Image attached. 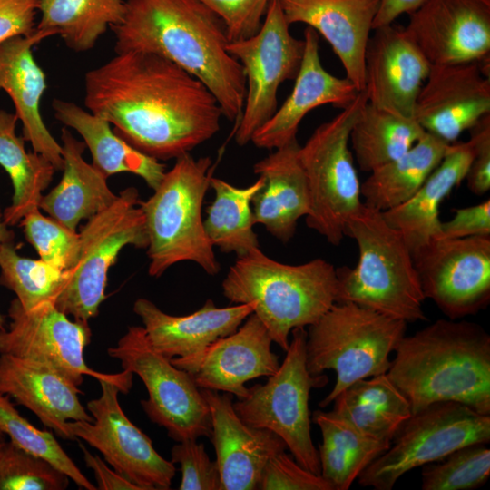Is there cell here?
Returning a JSON list of instances; mask_svg holds the SVG:
<instances>
[{
  "label": "cell",
  "mask_w": 490,
  "mask_h": 490,
  "mask_svg": "<svg viewBox=\"0 0 490 490\" xmlns=\"http://www.w3.org/2000/svg\"><path fill=\"white\" fill-rule=\"evenodd\" d=\"M304 53L291 93L284 103L252 135L259 148L278 149L297 139L299 125L311 110L331 104L344 109L359 93L354 83L325 70L319 56L318 35L311 27L304 31Z\"/></svg>",
  "instance_id": "obj_22"
},
{
  "label": "cell",
  "mask_w": 490,
  "mask_h": 490,
  "mask_svg": "<svg viewBox=\"0 0 490 490\" xmlns=\"http://www.w3.org/2000/svg\"><path fill=\"white\" fill-rule=\"evenodd\" d=\"M4 444H5V442L0 441V453H1V451H2V448H3V446H4Z\"/></svg>",
  "instance_id": "obj_53"
},
{
  "label": "cell",
  "mask_w": 490,
  "mask_h": 490,
  "mask_svg": "<svg viewBox=\"0 0 490 490\" xmlns=\"http://www.w3.org/2000/svg\"><path fill=\"white\" fill-rule=\"evenodd\" d=\"M19 223L39 259L64 270L76 266L81 251L78 232L44 216L38 207L28 211Z\"/></svg>",
  "instance_id": "obj_41"
},
{
  "label": "cell",
  "mask_w": 490,
  "mask_h": 490,
  "mask_svg": "<svg viewBox=\"0 0 490 490\" xmlns=\"http://www.w3.org/2000/svg\"><path fill=\"white\" fill-rule=\"evenodd\" d=\"M272 342L263 323L251 313L235 332L197 353L170 360L186 371L199 388L230 393L241 399L249 392L246 382L268 377L278 370L280 364L271 351Z\"/></svg>",
  "instance_id": "obj_18"
},
{
  "label": "cell",
  "mask_w": 490,
  "mask_h": 490,
  "mask_svg": "<svg viewBox=\"0 0 490 490\" xmlns=\"http://www.w3.org/2000/svg\"><path fill=\"white\" fill-rule=\"evenodd\" d=\"M345 236L357 242L358 261L336 269V302H353L407 323L426 321L412 253L381 211L363 203L348 220Z\"/></svg>",
  "instance_id": "obj_5"
},
{
  "label": "cell",
  "mask_w": 490,
  "mask_h": 490,
  "mask_svg": "<svg viewBox=\"0 0 490 490\" xmlns=\"http://www.w3.org/2000/svg\"><path fill=\"white\" fill-rule=\"evenodd\" d=\"M415 118L367 103L350 131L349 142L360 170L370 172L407 152L424 134Z\"/></svg>",
  "instance_id": "obj_36"
},
{
  "label": "cell",
  "mask_w": 490,
  "mask_h": 490,
  "mask_svg": "<svg viewBox=\"0 0 490 490\" xmlns=\"http://www.w3.org/2000/svg\"><path fill=\"white\" fill-rule=\"evenodd\" d=\"M39 0H0V44L14 36H30L37 31Z\"/></svg>",
  "instance_id": "obj_48"
},
{
  "label": "cell",
  "mask_w": 490,
  "mask_h": 490,
  "mask_svg": "<svg viewBox=\"0 0 490 490\" xmlns=\"http://www.w3.org/2000/svg\"><path fill=\"white\" fill-rule=\"evenodd\" d=\"M133 311L141 318L152 347L171 359L197 353L214 340L235 332L253 313V306L244 303L219 308L209 299L189 315L172 316L152 301L140 298L133 304Z\"/></svg>",
  "instance_id": "obj_26"
},
{
  "label": "cell",
  "mask_w": 490,
  "mask_h": 490,
  "mask_svg": "<svg viewBox=\"0 0 490 490\" xmlns=\"http://www.w3.org/2000/svg\"><path fill=\"white\" fill-rule=\"evenodd\" d=\"M124 0H39L38 30L59 35L74 52L94 47L124 16Z\"/></svg>",
  "instance_id": "obj_37"
},
{
  "label": "cell",
  "mask_w": 490,
  "mask_h": 490,
  "mask_svg": "<svg viewBox=\"0 0 490 490\" xmlns=\"http://www.w3.org/2000/svg\"><path fill=\"white\" fill-rule=\"evenodd\" d=\"M8 227L0 212V246L14 241L15 234Z\"/></svg>",
  "instance_id": "obj_51"
},
{
  "label": "cell",
  "mask_w": 490,
  "mask_h": 490,
  "mask_svg": "<svg viewBox=\"0 0 490 490\" xmlns=\"http://www.w3.org/2000/svg\"><path fill=\"white\" fill-rule=\"evenodd\" d=\"M311 421L322 435L318 449L320 475L333 490H348L361 472L391 444L362 435L332 410H315Z\"/></svg>",
  "instance_id": "obj_33"
},
{
  "label": "cell",
  "mask_w": 490,
  "mask_h": 490,
  "mask_svg": "<svg viewBox=\"0 0 490 490\" xmlns=\"http://www.w3.org/2000/svg\"><path fill=\"white\" fill-rule=\"evenodd\" d=\"M332 403L333 412L377 441L391 442L412 415L409 401L387 373L357 380Z\"/></svg>",
  "instance_id": "obj_31"
},
{
  "label": "cell",
  "mask_w": 490,
  "mask_h": 490,
  "mask_svg": "<svg viewBox=\"0 0 490 490\" xmlns=\"http://www.w3.org/2000/svg\"><path fill=\"white\" fill-rule=\"evenodd\" d=\"M407 322L356 303L335 302L309 326L306 362L311 375L332 369L336 383L319 403L320 407L357 380L387 373Z\"/></svg>",
  "instance_id": "obj_7"
},
{
  "label": "cell",
  "mask_w": 490,
  "mask_h": 490,
  "mask_svg": "<svg viewBox=\"0 0 490 490\" xmlns=\"http://www.w3.org/2000/svg\"><path fill=\"white\" fill-rule=\"evenodd\" d=\"M84 105L139 152L177 159L213 137L221 107L208 87L160 55L116 54L84 76Z\"/></svg>",
  "instance_id": "obj_1"
},
{
  "label": "cell",
  "mask_w": 490,
  "mask_h": 490,
  "mask_svg": "<svg viewBox=\"0 0 490 490\" xmlns=\"http://www.w3.org/2000/svg\"><path fill=\"white\" fill-rule=\"evenodd\" d=\"M0 394L31 410L64 439H76L69 421H93L79 400L82 390L55 369L34 360L0 354Z\"/></svg>",
  "instance_id": "obj_24"
},
{
  "label": "cell",
  "mask_w": 490,
  "mask_h": 490,
  "mask_svg": "<svg viewBox=\"0 0 490 490\" xmlns=\"http://www.w3.org/2000/svg\"><path fill=\"white\" fill-rule=\"evenodd\" d=\"M5 318L3 314L0 312V329L5 328Z\"/></svg>",
  "instance_id": "obj_52"
},
{
  "label": "cell",
  "mask_w": 490,
  "mask_h": 490,
  "mask_svg": "<svg viewBox=\"0 0 490 490\" xmlns=\"http://www.w3.org/2000/svg\"><path fill=\"white\" fill-rule=\"evenodd\" d=\"M337 283L336 268L323 259L285 264L259 248L237 258L221 288L231 303H250L272 341L286 351L292 329L315 323L336 302Z\"/></svg>",
  "instance_id": "obj_4"
},
{
  "label": "cell",
  "mask_w": 490,
  "mask_h": 490,
  "mask_svg": "<svg viewBox=\"0 0 490 490\" xmlns=\"http://www.w3.org/2000/svg\"><path fill=\"white\" fill-rule=\"evenodd\" d=\"M132 373L122 370L99 379L101 396L87 402L93 421H69L73 436L97 449L120 475L141 490H168L176 468L153 447L151 438L124 414L118 401L128 393Z\"/></svg>",
  "instance_id": "obj_13"
},
{
  "label": "cell",
  "mask_w": 490,
  "mask_h": 490,
  "mask_svg": "<svg viewBox=\"0 0 490 490\" xmlns=\"http://www.w3.org/2000/svg\"><path fill=\"white\" fill-rule=\"evenodd\" d=\"M223 22L229 42L248 39L263 23L270 0H199Z\"/></svg>",
  "instance_id": "obj_45"
},
{
  "label": "cell",
  "mask_w": 490,
  "mask_h": 490,
  "mask_svg": "<svg viewBox=\"0 0 490 490\" xmlns=\"http://www.w3.org/2000/svg\"><path fill=\"white\" fill-rule=\"evenodd\" d=\"M472 159L469 141L450 143L418 191L403 204L381 212L402 235L411 253L437 236L441 223L439 205L465 180Z\"/></svg>",
  "instance_id": "obj_28"
},
{
  "label": "cell",
  "mask_w": 490,
  "mask_h": 490,
  "mask_svg": "<svg viewBox=\"0 0 490 490\" xmlns=\"http://www.w3.org/2000/svg\"><path fill=\"white\" fill-rule=\"evenodd\" d=\"M18 118L15 113L0 109V165L12 182L11 204L2 215L13 226L31 210L37 208L43 191L47 189L56 172L44 156L24 147V139L16 135Z\"/></svg>",
  "instance_id": "obj_34"
},
{
  "label": "cell",
  "mask_w": 490,
  "mask_h": 490,
  "mask_svg": "<svg viewBox=\"0 0 490 490\" xmlns=\"http://www.w3.org/2000/svg\"><path fill=\"white\" fill-rule=\"evenodd\" d=\"M449 144L426 132L404 154L369 172L360 187L363 203L383 212L408 201L439 164Z\"/></svg>",
  "instance_id": "obj_32"
},
{
  "label": "cell",
  "mask_w": 490,
  "mask_h": 490,
  "mask_svg": "<svg viewBox=\"0 0 490 490\" xmlns=\"http://www.w3.org/2000/svg\"><path fill=\"white\" fill-rule=\"evenodd\" d=\"M425 299L449 319L485 309L490 302V235L434 239L412 252Z\"/></svg>",
  "instance_id": "obj_15"
},
{
  "label": "cell",
  "mask_w": 490,
  "mask_h": 490,
  "mask_svg": "<svg viewBox=\"0 0 490 490\" xmlns=\"http://www.w3.org/2000/svg\"><path fill=\"white\" fill-rule=\"evenodd\" d=\"M490 61L431 65L416 97L414 118L447 143L490 113Z\"/></svg>",
  "instance_id": "obj_19"
},
{
  "label": "cell",
  "mask_w": 490,
  "mask_h": 490,
  "mask_svg": "<svg viewBox=\"0 0 490 490\" xmlns=\"http://www.w3.org/2000/svg\"><path fill=\"white\" fill-rule=\"evenodd\" d=\"M405 28L432 65L490 61V0H426Z\"/></svg>",
  "instance_id": "obj_17"
},
{
  "label": "cell",
  "mask_w": 490,
  "mask_h": 490,
  "mask_svg": "<svg viewBox=\"0 0 490 490\" xmlns=\"http://www.w3.org/2000/svg\"><path fill=\"white\" fill-rule=\"evenodd\" d=\"M8 316V328L0 329V354L47 365L77 387L84 375L97 380L110 376L93 370L84 360L92 337L88 322L70 320L54 302L25 310L16 299L10 303Z\"/></svg>",
  "instance_id": "obj_16"
},
{
  "label": "cell",
  "mask_w": 490,
  "mask_h": 490,
  "mask_svg": "<svg viewBox=\"0 0 490 490\" xmlns=\"http://www.w3.org/2000/svg\"><path fill=\"white\" fill-rule=\"evenodd\" d=\"M211 413V441L220 475V490H255L268 461L285 451L270 430L245 424L233 407V395L201 389Z\"/></svg>",
  "instance_id": "obj_21"
},
{
  "label": "cell",
  "mask_w": 490,
  "mask_h": 490,
  "mask_svg": "<svg viewBox=\"0 0 490 490\" xmlns=\"http://www.w3.org/2000/svg\"><path fill=\"white\" fill-rule=\"evenodd\" d=\"M138 190L128 187L115 201L82 227L79 261L55 307L74 320L88 322L105 299L110 267L125 246L147 248L145 218Z\"/></svg>",
  "instance_id": "obj_11"
},
{
  "label": "cell",
  "mask_w": 490,
  "mask_h": 490,
  "mask_svg": "<svg viewBox=\"0 0 490 490\" xmlns=\"http://www.w3.org/2000/svg\"><path fill=\"white\" fill-rule=\"evenodd\" d=\"M426 0H379L372 28L393 23L399 15L410 14Z\"/></svg>",
  "instance_id": "obj_50"
},
{
  "label": "cell",
  "mask_w": 490,
  "mask_h": 490,
  "mask_svg": "<svg viewBox=\"0 0 490 490\" xmlns=\"http://www.w3.org/2000/svg\"><path fill=\"white\" fill-rule=\"evenodd\" d=\"M367 101L365 92H359L352 103L320 124L299 150L310 199L306 223L334 246L341 243L348 220L363 204L348 142L353 123Z\"/></svg>",
  "instance_id": "obj_8"
},
{
  "label": "cell",
  "mask_w": 490,
  "mask_h": 490,
  "mask_svg": "<svg viewBox=\"0 0 490 490\" xmlns=\"http://www.w3.org/2000/svg\"><path fill=\"white\" fill-rule=\"evenodd\" d=\"M299 147L297 139L293 140L253 166L255 174L264 180L251 201L254 222L284 243L292 239L299 220L310 211Z\"/></svg>",
  "instance_id": "obj_27"
},
{
  "label": "cell",
  "mask_w": 490,
  "mask_h": 490,
  "mask_svg": "<svg viewBox=\"0 0 490 490\" xmlns=\"http://www.w3.org/2000/svg\"><path fill=\"white\" fill-rule=\"evenodd\" d=\"M171 461L181 466L180 490H220L218 464L211 460L204 445L197 439L177 442L172 447Z\"/></svg>",
  "instance_id": "obj_43"
},
{
  "label": "cell",
  "mask_w": 490,
  "mask_h": 490,
  "mask_svg": "<svg viewBox=\"0 0 490 490\" xmlns=\"http://www.w3.org/2000/svg\"><path fill=\"white\" fill-rule=\"evenodd\" d=\"M373 30L365 53L368 103L414 118L416 97L432 64L405 28L391 23Z\"/></svg>",
  "instance_id": "obj_20"
},
{
  "label": "cell",
  "mask_w": 490,
  "mask_h": 490,
  "mask_svg": "<svg viewBox=\"0 0 490 490\" xmlns=\"http://www.w3.org/2000/svg\"><path fill=\"white\" fill-rule=\"evenodd\" d=\"M71 275L72 270L20 256L13 242L0 246V285L12 290L25 310L45 302L54 303Z\"/></svg>",
  "instance_id": "obj_38"
},
{
  "label": "cell",
  "mask_w": 490,
  "mask_h": 490,
  "mask_svg": "<svg viewBox=\"0 0 490 490\" xmlns=\"http://www.w3.org/2000/svg\"><path fill=\"white\" fill-rule=\"evenodd\" d=\"M50 36V33L37 29L30 36H14L0 44V91L13 101L24 141L31 143L34 152L50 161L57 172L64 168L62 145L53 137L41 114L46 76L33 54V47Z\"/></svg>",
  "instance_id": "obj_25"
},
{
  "label": "cell",
  "mask_w": 490,
  "mask_h": 490,
  "mask_svg": "<svg viewBox=\"0 0 490 490\" xmlns=\"http://www.w3.org/2000/svg\"><path fill=\"white\" fill-rule=\"evenodd\" d=\"M468 131L473 159L465 180L469 191L481 196L490 189V113L481 117Z\"/></svg>",
  "instance_id": "obj_46"
},
{
  "label": "cell",
  "mask_w": 490,
  "mask_h": 490,
  "mask_svg": "<svg viewBox=\"0 0 490 490\" xmlns=\"http://www.w3.org/2000/svg\"><path fill=\"white\" fill-rule=\"evenodd\" d=\"M257 489L333 490V487L321 475L309 471L292 455L282 451L268 461Z\"/></svg>",
  "instance_id": "obj_44"
},
{
  "label": "cell",
  "mask_w": 490,
  "mask_h": 490,
  "mask_svg": "<svg viewBox=\"0 0 490 490\" xmlns=\"http://www.w3.org/2000/svg\"><path fill=\"white\" fill-rule=\"evenodd\" d=\"M290 334L278 370L264 384L249 387L248 395L233 402V407L245 424L275 433L300 466L320 475L318 449L311 438L309 399L310 390L323 387L328 378L308 370L305 328H296Z\"/></svg>",
  "instance_id": "obj_9"
},
{
  "label": "cell",
  "mask_w": 490,
  "mask_h": 490,
  "mask_svg": "<svg viewBox=\"0 0 490 490\" xmlns=\"http://www.w3.org/2000/svg\"><path fill=\"white\" fill-rule=\"evenodd\" d=\"M107 352L123 370L142 379L148 392V398L141 400L142 407L170 438L176 442L210 438L211 413L201 388L186 371L152 347L143 327L130 326Z\"/></svg>",
  "instance_id": "obj_12"
},
{
  "label": "cell",
  "mask_w": 490,
  "mask_h": 490,
  "mask_svg": "<svg viewBox=\"0 0 490 490\" xmlns=\"http://www.w3.org/2000/svg\"><path fill=\"white\" fill-rule=\"evenodd\" d=\"M279 0H270L260 31L240 41L229 42L227 50L243 67L246 95L235 127L237 144H248L254 132L278 110L279 85L295 79L304 53V40L289 32Z\"/></svg>",
  "instance_id": "obj_14"
},
{
  "label": "cell",
  "mask_w": 490,
  "mask_h": 490,
  "mask_svg": "<svg viewBox=\"0 0 490 490\" xmlns=\"http://www.w3.org/2000/svg\"><path fill=\"white\" fill-rule=\"evenodd\" d=\"M175 160L153 194L140 202L148 236L149 275L160 277L182 261H191L208 275H217L220 265L201 214L215 166L208 156L195 159L186 153Z\"/></svg>",
  "instance_id": "obj_6"
},
{
  "label": "cell",
  "mask_w": 490,
  "mask_h": 490,
  "mask_svg": "<svg viewBox=\"0 0 490 490\" xmlns=\"http://www.w3.org/2000/svg\"><path fill=\"white\" fill-rule=\"evenodd\" d=\"M454 217L441 221L436 239H457L490 235V200L454 210Z\"/></svg>",
  "instance_id": "obj_47"
},
{
  "label": "cell",
  "mask_w": 490,
  "mask_h": 490,
  "mask_svg": "<svg viewBox=\"0 0 490 490\" xmlns=\"http://www.w3.org/2000/svg\"><path fill=\"white\" fill-rule=\"evenodd\" d=\"M83 460L87 467L91 468L95 475L97 489L99 490H141L136 485L111 469L98 456L92 455L86 447L80 444Z\"/></svg>",
  "instance_id": "obj_49"
},
{
  "label": "cell",
  "mask_w": 490,
  "mask_h": 490,
  "mask_svg": "<svg viewBox=\"0 0 490 490\" xmlns=\"http://www.w3.org/2000/svg\"><path fill=\"white\" fill-rule=\"evenodd\" d=\"M289 24L303 23L331 45L349 79L365 88V53L379 0H279Z\"/></svg>",
  "instance_id": "obj_23"
},
{
  "label": "cell",
  "mask_w": 490,
  "mask_h": 490,
  "mask_svg": "<svg viewBox=\"0 0 490 490\" xmlns=\"http://www.w3.org/2000/svg\"><path fill=\"white\" fill-rule=\"evenodd\" d=\"M69 479L44 458L5 442L0 453V490H64Z\"/></svg>",
  "instance_id": "obj_42"
},
{
  "label": "cell",
  "mask_w": 490,
  "mask_h": 490,
  "mask_svg": "<svg viewBox=\"0 0 490 490\" xmlns=\"http://www.w3.org/2000/svg\"><path fill=\"white\" fill-rule=\"evenodd\" d=\"M3 436H7L15 446L49 462L80 488L97 489L64 452L51 432L33 426L20 415L8 396L0 394V437Z\"/></svg>",
  "instance_id": "obj_39"
},
{
  "label": "cell",
  "mask_w": 490,
  "mask_h": 490,
  "mask_svg": "<svg viewBox=\"0 0 490 490\" xmlns=\"http://www.w3.org/2000/svg\"><path fill=\"white\" fill-rule=\"evenodd\" d=\"M489 442L490 415L458 402L433 403L411 415L389 447L361 472L358 481L363 487L391 490L412 469L438 461L462 446Z\"/></svg>",
  "instance_id": "obj_10"
},
{
  "label": "cell",
  "mask_w": 490,
  "mask_h": 490,
  "mask_svg": "<svg viewBox=\"0 0 490 490\" xmlns=\"http://www.w3.org/2000/svg\"><path fill=\"white\" fill-rule=\"evenodd\" d=\"M64 157L63 177L38 208L72 230L82 220H89L109 207L117 198L107 184V177L83 157L86 147L67 127L61 131Z\"/></svg>",
  "instance_id": "obj_29"
},
{
  "label": "cell",
  "mask_w": 490,
  "mask_h": 490,
  "mask_svg": "<svg viewBox=\"0 0 490 490\" xmlns=\"http://www.w3.org/2000/svg\"><path fill=\"white\" fill-rule=\"evenodd\" d=\"M122 21L110 27L114 52L164 57L198 78L237 125L243 111L246 77L227 50L222 20L199 0H124Z\"/></svg>",
  "instance_id": "obj_2"
},
{
  "label": "cell",
  "mask_w": 490,
  "mask_h": 490,
  "mask_svg": "<svg viewBox=\"0 0 490 490\" xmlns=\"http://www.w3.org/2000/svg\"><path fill=\"white\" fill-rule=\"evenodd\" d=\"M394 352L387 375L412 414L454 401L490 415V336L481 325L440 318L405 335Z\"/></svg>",
  "instance_id": "obj_3"
},
{
  "label": "cell",
  "mask_w": 490,
  "mask_h": 490,
  "mask_svg": "<svg viewBox=\"0 0 490 490\" xmlns=\"http://www.w3.org/2000/svg\"><path fill=\"white\" fill-rule=\"evenodd\" d=\"M264 180L246 187H236L212 176L210 187L214 199L206 210L203 220L206 234L213 247L221 252L243 257L260 248L251 208V201Z\"/></svg>",
  "instance_id": "obj_35"
},
{
  "label": "cell",
  "mask_w": 490,
  "mask_h": 490,
  "mask_svg": "<svg viewBox=\"0 0 490 490\" xmlns=\"http://www.w3.org/2000/svg\"><path fill=\"white\" fill-rule=\"evenodd\" d=\"M52 108L60 122L82 136L91 152L93 166L107 178L127 172L141 177L152 190L159 185L166 165L131 146L113 132L108 121L61 99H54Z\"/></svg>",
  "instance_id": "obj_30"
},
{
  "label": "cell",
  "mask_w": 490,
  "mask_h": 490,
  "mask_svg": "<svg viewBox=\"0 0 490 490\" xmlns=\"http://www.w3.org/2000/svg\"><path fill=\"white\" fill-rule=\"evenodd\" d=\"M421 471L422 490H475L490 475V449L477 443L462 446Z\"/></svg>",
  "instance_id": "obj_40"
}]
</instances>
